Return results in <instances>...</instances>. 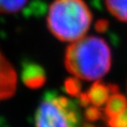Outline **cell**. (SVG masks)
Here are the masks:
<instances>
[{
    "label": "cell",
    "instance_id": "obj_1",
    "mask_svg": "<svg viewBox=\"0 0 127 127\" xmlns=\"http://www.w3.org/2000/svg\"><path fill=\"white\" fill-rule=\"evenodd\" d=\"M111 61L109 45L97 36H85L73 41L64 57L66 70L74 77L86 81L100 80L109 72Z\"/></svg>",
    "mask_w": 127,
    "mask_h": 127
},
{
    "label": "cell",
    "instance_id": "obj_2",
    "mask_svg": "<svg viewBox=\"0 0 127 127\" xmlns=\"http://www.w3.org/2000/svg\"><path fill=\"white\" fill-rule=\"evenodd\" d=\"M92 13L84 0H54L48 9L46 24L58 40L73 42L86 36Z\"/></svg>",
    "mask_w": 127,
    "mask_h": 127
},
{
    "label": "cell",
    "instance_id": "obj_3",
    "mask_svg": "<svg viewBox=\"0 0 127 127\" xmlns=\"http://www.w3.org/2000/svg\"><path fill=\"white\" fill-rule=\"evenodd\" d=\"M81 124L75 103L54 92L46 93L35 113V127H81Z\"/></svg>",
    "mask_w": 127,
    "mask_h": 127
},
{
    "label": "cell",
    "instance_id": "obj_4",
    "mask_svg": "<svg viewBox=\"0 0 127 127\" xmlns=\"http://www.w3.org/2000/svg\"><path fill=\"white\" fill-rule=\"evenodd\" d=\"M17 90V73L0 50V102L11 98Z\"/></svg>",
    "mask_w": 127,
    "mask_h": 127
},
{
    "label": "cell",
    "instance_id": "obj_5",
    "mask_svg": "<svg viewBox=\"0 0 127 127\" xmlns=\"http://www.w3.org/2000/svg\"><path fill=\"white\" fill-rule=\"evenodd\" d=\"M116 92H118L117 86L97 80L91 85L86 93L91 105L101 107L105 104L109 97Z\"/></svg>",
    "mask_w": 127,
    "mask_h": 127
},
{
    "label": "cell",
    "instance_id": "obj_6",
    "mask_svg": "<svg viewBox=\"0 0 127 127\" xmlns=\"http://www.w3.org/2000/svg\"><path fill=\"white\" fill-rule=\"evenodd\" d=\"M21 79L27 88L31 90L40 89L46 82L45 71L39 64L27 62L24 65L21 73Z\"/></svg>",
    "mask_w": 127,
    "mask_h": 127
},
{
    "label": "cell",
    "instance_id": "obj_7",
    "mask_svg": "<svg viewBox=\"0 0 127 127\" xmlns=\"http://www.w3.org/2000/svg\"><path fill=\"white\" fill-rule=\"evenodd\" d=\"M127 108V98L119 92L113 93L104 104V113L107 120L122 113Z\"/></svg>",
    "mask_w": 127,
    "mask_h": 127
},
{
    "label": "cell",
    "instance_id": "obj_8",
    "mask_svg": "<svg viewBox=\"0 0 127 127\" xmlns=\"http://www.w3.org/2000/svg\"><path fill=\"white\" fill-rule=\"evenodd\" d=\"M105 6L115 18L127 23V0H105Z\"/></svg>",
    "mask_w": 127,
    "mask_h": 127
},
{
    "label": "cell",
    "instance_id": "obj_9",
    "mask_svg": "<svg viewBox=\"0 0 127 127\" xmlns=\"http://www.w3.org/2000/svg\"><path fill=\"white\" fill-rule=\"evenodd\" d=\"M28 0H0V13L15 14L26 8Z\"/></svg>",
    "mask_w": 127,
    "mask_h": 127
},
{
    "label": "cell",
    "instance_id": "obj_10",
    "mask_svg": "<svg viewBox=\"0 0 127 127\" xmlns=\"http://www.w3.org/2000/svg\"><path fill=\"white\" fill-rule=\"evenodd\" d=\"M65 90L68 92L70 95L74 96V97H78L82 93L81 91V83L79 81V79L76 77H71L68 78L65 84Z\"/></svg>",
    "mask_w": 127,
    "mask_h": 127
},
{
    "label": "cell",
    "instance_id": "obj_11",
    "mask_svg": "<svg viewBox=\"0 0 127 127\" xmlns=\"http://www.w3.org/2000/svg\"><path fill=\"white\" fill-rule=\"evenodd\" d=\"M84 115L86 120L90 123L96 122L103 117V113L100 110V107H97L94 105H89L88 107H86Z\"/></svg>",
    "mask_w": 127,
    "mask_h": 127
},
{
    "label": "cell",
    "instance_id": "obj_12",
    "mask_svg": "<svg viewBox=\"0 0 127 127\" xmlns=\"http://www.w3.org/2000/svg\"><path fill=\"white\" fill-rule=\"evenodd\" d=\"M109 127H127V108L122 113L107 120Z\"/></svg>",
    "mask_w": 127,
    "mask_h": 127
},
{
    "label": "cell",
    "instance_id": "obj_13",
    "mask_svg": "<svg viewBox=\"0 0 127 127\" xmlns=\"http://www.w3.org/2000/svg\"><path fill=\"white\" fill-rule=\"evenodd\" d=\"M100 27L101 28L99 29L100 31H103V30H104L105 29V27H107V22H105V21H100V22H98L97 23V27Z\"/></svg>",
    "mask_w": 127,
    "mask_h": 127
},
{
    "label": "cell",
    "instance_id": "obj_14",
    "mask_svg": "<svg viewBox=\"0 0 127 127\" xmlns=\"http://www.w3.org/2000/svg\"><path fill=\"white\" fill-rule=\"evenodd\" d=\"M81 127H95L93 124L90 122H88V123H83L81 124Z\"/></svg>",
    "mask_w": 127,
    "mask_h": 127
}]
</instances>
